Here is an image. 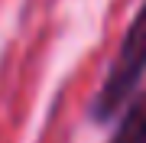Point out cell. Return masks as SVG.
<instances>
[{
	"label": "cell",
	"mask_w": 146,
	"mask_h": 143,
	"mask_svg": "<svg viewBox=\"0 0 146 143\" xmlns=\"http://www.w3.org/2000/svg\"><path fill=\"white\" fill-rule=\"evenodd\" d=\"M143 75H146V3L133 16L123 43H120V52L110 62V72L98 91V98H94V117L110 120L120 107H127L140 88Z\"/></svg>",
	"instance_id": "1"
},
{
	"label": "cell",
	"mask_w": 146,
	"mask_h": 143,
	"mask_svg": "<svg viewBox=\"0 0 146 143\" xmlns=\"http://www.w3.org/2000/svg\"><path fill=\"white\" fill-rule=\"evenodd\" d=\"M110 143H146V94L133 98Z\"/></svg>",
	"instance_id": "2"
}]
</instances>
